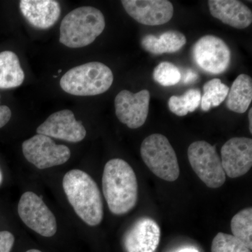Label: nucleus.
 <instances>
[{
  "instance_id": "obj_1",
  "label": "nucleus",
  "mask_w": 252,
  "mask_h": 252,
  "mask_svg": "<svg viewBox=\"0 0 252 252\" xmlns=\"http://www.w3.org/2000/svg\"><path fill=\"white\" fill-rule=\"evenodd\" d=\"M102 190L109 210L123 215L135 207L138 199V184L132 167L124 160L114 158L104 166Z\"/></svg>"
},
{
  "instance_id": "obj_2",
  "label": "nucleus",
  "mask_w": 252,
  "mask_h": 252,
  "mask_svg": "<svg viewBox=\"0 0 252 252\" xmlns=\"http://www.w3.org/2000/svg\"><path fill=\"white\" fill-rule=\"evenodd\" d=\"M63 187L76 214L88 225L96 226L103 220L102 195L97 184L89 174L72 170L63 177Z\"/></svg>"
},
{
  "instance_id": "obj_3",
  "label": "nucleus",
  "mask_w": 252,
  "mask_h": 252,
  "mask_svg": "<svg viewBox=\"0 0 252 252\" xmlns=\"http://www.w3.org/2000/svg\"><path fill=\"white\" fill-rule=\"evenodd\" d=\"M105 28L103 14L92 6H82L66 15L60 28V42L73 49L92 44Z\"/></svg>"
},
{
  "instance_id": "obj_4",
  "label": "nucleus",
  "mask_w": 252,
  "mask_h": 252,
  "mask_svg": "<svg viewBox=\"0 0 252 252\" xmlns=\"http://www.w3.org/2000/svg\"><path fill=\"white\" fill-rule=\"evenodd\" d=\"M114 81L110 68L99 62H91L67 71L61 79V87L67 94L94 96L109 90Z\"/></svg>"
},
{
  "instance_id": "obj_5",
  "label": "nucleus",
  "mask_w": 252,
  "mask_h": 252,
  "mask_svg": "<svg viewBox=\"0 0 252 252\" xmlns=\"http://www.w3.org/2000/svg\"><path fill=\"white\" fill-rule=\"evenodd\" d=\"M141 157L154 175L167 182H175L180 176L177 155L165 136L155 133L144 139Z\"/></svg>"
},
{
  "instance_id": "obj_6",
  "label": "nucleus",
  "mask_w": 252,
  "mask_h": 252,
  "mask_svg": "<svg viewBox=\"0 0 252 252\" xmlns=\"http://www.w3.org/2000/svg\"><path fill=\"white\" fill-rule=\"evenodd\" d=\"M188 158L190 166L209 188L217 189L225 183L226 175L215 146L205 141H196L189 146Z\"/></svg>"
},
{
  "instance_id": "obj_7",
  "label": "nucleus",
  "mask_w": 252,
  "mask_h": 252,
  "mask_svg": "<svg viewBox=\"0 0 252 252\" xmlns=\"http://www.w3.org/2000/svg\"><path fill=\"white\" fill-rule=\"evenodd\" d=\"M20 218L28 228L41 236L50 238L57 231V221L42 199L33 192L23 194L18 205Z\"/></svg>"
},
{
  "instance_id": "obj_8",
  "label": "nucleus",
  "mask_w": 252,
  "mask_h": 252,
  "mask_svg": "<svg viewBox=\"0 0 252 252\" xmlns=\"http://www.w3.org/2000/svg\"><path fill=\"white\" fill-rule=\"evenodd\" d=\"M194 62L204 72L220 74L229 67L231 52L225 41L214 35L202 36L192 49Z\"/></svg>"
},
{
  "instance_id": "obj_9",
  "label": "nucleus",
  "mask_w": 252,
  "mask_h": 252,
  "mask_svg": "<svg viewBox=\"0 0 252 252\" xmlns=\"http://www.w3.org/2000/svg\"><path fill=\"white\" fill-rule=\"evenodd\" d=\"M22 149L28 161L39 170L63 165L71 156L67 146L58 145L51 137L40 134L25 141Z\"/></svg>"
},
{
  "instance_id": "obj_10",
  "label": "nucleus",
  "mask_w": 252,
  "mask_h": 252,
  "mask_svg": "<svg viewBox=\"0 0 252 252\" xmlns=\"http://www.w3.org/2000/svg\"><path fill=\"white\" fill-rule=\"evenodd\" d=\"M150 93L147 90L133 93L127 90L119 92L114 100L116 115L122 124L131 129L144 125L148 117Z\"/></svg>"
},
{
  "instance_id": "obj_11",
  "label": "nucleus",
  "mask_w": 252,
  "mask_h": 252,
  "mask_svg": "<svg viewBox=\"0 0 252 252\" xmlns=\"http://www.w3.org/2000/svg\"><path fill=\"white\" fill-rule=\"evenodd\" d=\"M220 154L225 175L230 178L245 175L252 166V140L248 137H233L223 144Z\"/></svg>"
},
{
  "instance_id": "obj_12",
  "label": "nucleus",
  "mask_w": 252,
  "mask_h": 252,
  "mask_svg": "<svg viewBox=\"0 0 252 252\" xmlns=\"http://www.w3.org/2000/svg\"><path fill=\"white\" fill-rule=\"evenodd\" d=\"M129 16L145 26L165 24L173 16V5L167 0H122Z\"/></svg>"
},
{
  "instance_id": "obj_13",
  "label": "nucleus",
  "mask_w": 252,
  "mask_h": 252,
  "mask_svg": "<svg viewBox=\"0 0 252 252\" xmlns=\"http://www.w3.org/2000/svg\"><path fill=\"white\" fill-rule=\"evenodd\" d=\"M36 132L72 143L81 142L86 135L84 126L76 120L74 113L68 109L51 114L37 127Z\"/></svg>"
},
{
  "instance_id": "obj_14",
  "label": "nucleus",
  "mask_w": 252,
  "mask_h": 252,
  "mask_svg": "<svg viewBox=\"0 0 252 252\" xmlns=\"http://www.w3.org/2000/svg\"><path fill=\"white\" fill-rule=\"evenodd\" d=\"M160 239V228L157 221L144 217L127 230L123 245L126 252H155Z\"/></svg>"
},
{
  "instance_id": "obj_15",
  "label": "nucleus",
  "mask_w": 252,
  "mask_h": 252,
  "mask_svg": "<svg viewBox=\"0 0 252 252\" xmlns=\"http://www.w3.org/2000/svg\"><path fill=\"white\" fill-rule=\"evenodd\" d=\"M19 6L28 22L37 29L52 27L61 14V5L55 0H21Z\"/></svg>"
},
{
  "instance_id": "obj_16",
  "label": "nucleus",
  "mask_w": 252,
  "mask_h": 252,
  "mask_svg": "<svg viewBox=\"0 0 252 252\" xmlns=\"http://www.w3.org/2000/svg\"><path fill=\"white\" fill-rule=\"evenodd\" d=\"M208 6L212 16L225 25L245 29L252 24V10L238 0H210Z\"/></svg>"
},
{
  "instance_id": "obj_17",
  "label": "nucleus",
  "mask_w": 252,
  "mask_h": 252,
  "mask_svg": "<svg viewBox=\"0 0 252 252\" xmlns=\"http://www.w3.org/2000/svg\"><path fill=\"white\" fill-rule=\"evenodd\" d=\"M187 43L185 34L176 31H169L159 36L147 34L141 40V45L152 54H173L183 48Z\"/></svg>"
},
{
  "instance_id": "obj_18",
  "label": "nucleus",
  "mask_w": 252,
  "mask_h": 252,
  "mask_svg": "<svg viewBox=\"0 0 252 252\" xmlns=\"http://www.w3.org/2000/svg\"><path fill=\"white\" fill-rule=\"evenodd\" d=\"M226 107L232 112L243 114L252 101V79L247 74H240L228 91Z\"/></svg>"
},
{
  "instance_id": "obj_19",
  "label": "nucleus",
  "mask_w": 252,
  "mask_h": 252,
  "mask_svg": "<svg viewBox=\"0 0 252 252\" xmlns=\"http://www.w3.org/2000/svg\"><path fill=\"white\" fill-rule=\"evenodd\" d=\"M25 79L19 59L12 51L0 53V89L18 87Z\"/></svg>"
},
{
  "instance_id": "obj_20",
  "label": "nucleus",
  "mask_w": 252,
  "mask_h": 252,
  "mask_svg": "<svg viewBox=\"0 0 252 252\" xmlns=\"http://www.w3.org/2000/svg\"><path fill=\"white\" fill-rule=\"evenodd\" d=\"M233 236L252 250V208L241 210L233 217L230 223Z\"/></svg>"
},
{
  "instance_id": "obj_21",
  "label": "nucleus",
  "mask_w": 252,
  "mask_h": 252,
  "mask_svg": "<svg viewBox=\"0 0 252 252\" xmlns=\"http://www.w3.org/2000/svg\"><path fill=\"white\" fill-rule=\"evenodd\" d=\"M203 91L200 105L202 110L208 112L212 107L220 105L225 100L228 95L229 87L222 83L220 79H213L205 83Z\"/></svg>"
},
{
  "instance_id": "obj_22",
  "label": "nucleus",
  "mask_w": 252,
  "mask_h": 252,
  "mask_svg": "<svg viewBox=\"0 0 252 252\" xmlns=\"http://www.w3.org/2000/svg\"><path fill=\"white\" fill-rule=\"evenodd\" d=\"M201 94L197 89H189L183 95H172L168 101L170 112L178 117H185L193 112L200 104Z\"/></svg>"
},
{
  "instance_id": "obj_23",
  "label": "nucleus",
  "mask_w": 252,
  "mask_h": 252,
  "mask_svg": "<svg viewBox=\"0 0 252 252\" xmlns=\"http://www.w3.org/2000/svg\"><path fill=\"white\" fill-rule=\"evenodd\" d=\"M153 78L160 85L170 87L180 82L182 79V73L173 63L162 62L154 69Z\"/></svg>"
},
{
  "instance_id": "obj_24",
  "label": "nucleus",
  "mask_w": 252,
  "mask_h": 252,
  "mask_svg": "<svg viewBox=\"0 0 252 252\" xmlns=\"http://www.w3.org/2000/svg\"><path fill=\"white\" fill-rule=\"evenodd\" d=\"M212 252H252L241 241L232 235L219 233L212 241Z\"/></svg>"
},
{
  "instance_id": "obj_25",
  "label": "nucleus",
  "mask_w": 252,
  "mask_h": 252,
  "mask_svg": "<svg viewBox=\"0 0 252 252\" xmlns=\"http://www.w3.org/2000/svg\"><path fill=\"white\" fill-rule=\"evenodd\" d=\"M15 242L11 232L0 231V252H11Z\"/></svg>"
},
{
  "instance_id": "obj_26",
  "label": "nucleus",
  "mask_w": 252,
  "mask_h": 252,
  "mask_svg": "<svg viewBox=\"0 0 252 252\" xmlns=\"http://www.w3.org/2000/svg\"><path fill=\"white\" fill-rule=\"evenodd\" d=\"M11 117V111L9 107L0 106V128L8 124Z\"/></svg>"
},
{
  "instance_id": "obj_27",
  "label": "nucleus",
  "mask_w": 252,
  "mask_h": 252,
  "mask_svg": "<svg viewBox=\"0 0 252 252\" xmlns=\"http://www.w3.org/2000/svg\"><path fill=\"white\" fill-rule=\"evenodd\" d=\"M198 78V75L196 72H194L192 69H188L184 77L183 82L186 84H191L196 81Z\"/></svg>"
},
{
  "instance_id": "obj_28",
  "label": "nucleus",
  "mask_w": 252,
  "mask_h": 252,
  "mask_svg": "<svg viewBox=\"0 0 252 252\" xmlns=\"http://www.w3.org/2000/svg\"><path fill=\"white\" fill-rule=\"evenodd\" d=\"M249 123H250V132L252 133V108H250V112L248 114Z\"/></svg>"
},
{
  "instance_id": "obj_29",
  "label": "nucleus",
  "mask_w": 252,
  "mask_h": 252,
  "mask_svg": "<svg viewBox=\"0 0 252 252\" xmlns=\"http://www.w3.org/2000/svg\"><path fill=\"white\" fill-rule=\"evenodd\" d=\"M177 252H199L198 250H197L196 249L194 248H185L183 249V250H181L180 251Z\"/></svg>"
},
{
  "instance_id": "obj_30",
  "label": "nucleus",
  "mask_w": 252,
  "mask_h": 252,
  "mask_svg": "<svg viewBox=\"0 0 252 252\" xmlns=\"http://www.w3.org/2000/svg\"><path fill=\"white\" fill-rule=\"evenodd\" d=\"M2 181H3L2 172H1V168H0V185H1V183H2Z\"/></svg>"
},
{
  "instance_id": "obj_31",
  "label": "nucleus",
  "mask_w": 252,
  "mask_h": 252,
  "mask_svg": "<svg viewBox=\"0 0 252 252\" xmlns=\"http://www.w3.org/2000/svg\"><path fill=\"white\" fill-rule=\"evenodd\" d=\"M26 252H42L39 251V250H28V251H27Z\"/></svg>"
},
{
  "instance_id": "obj_32",
  "label": "nucleus",
  "mask_w": 252,
  "mask_h": 252,
  "mask_svg": "<svg viewBox=\"0 0 252 252\" xmlns=\"http://www.w3.org/2000/svg\"><path fill=\"white\" fill-rule=\"evenodd\" d=\"M61 69H59V73H61Z\"/></svg>"
},
{
  "instance_id": "obj_33",
  "label": "nucleus",
  "mask_w": 252,
  "mask_h": 252,
  "mask_svg": "<svg viewBox=\"0 0 252 252\" xmlns=\"http://www.w3.org/2000/svg\"><path fill=\"white\" fill-rule=\"evenodd\" d=\"M0 97H1V96H0Z\"/></svg>"
}]
</instances>
